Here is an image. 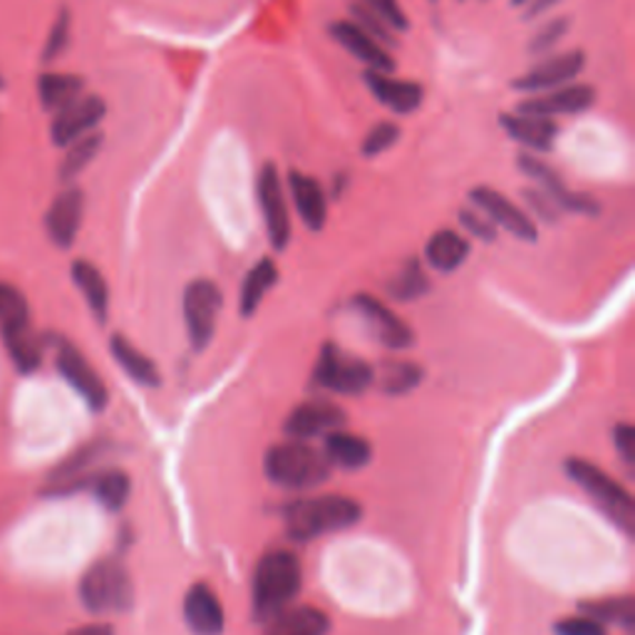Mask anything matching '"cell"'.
Returning <instances> with one entry per match:
<instances>
[{"label": "cell", "mask_w": 635, "mask_h": 635, "mask_svg": "<svg viewBox=\"0 0 635 635\" xmlns=\"http://www.w3.org/2000/svg\"><path fill=\"white\" fill-rule=\"evenodd\" d=\"M360 516L363 509L358 502H353L348 497H336V494L316 499H300L288 504L284 509L286 532L290 539L296 542H308L323 534L343 532L358 522Z\"/></svg>", "instance_id": "6da1fadb"}, {"label": "cell", "mask_w": 635, "mask_h": 635, "mask_svg": "<svg viewBox=\"0 0 635 635\" xmlns=\"http://www.w3.org/2000/svg\"><path fill=\"white\" fill-rule=\"evenodd\" d=\"M300 591V564L290 552H271L254 572V613L258 621H271L286 611Z\"/></svg>", "instance_id": "7a4b0ae2"}, {"label": "cell", "mask_w": 635, "mask_h": 635, "mask_svg": "<svg viewBox=\"0 0 635 635\" xmlns=\"http://www.w3.org/2000/svg\"><path fill=\"white\" fill-rule=\"evenodd\" d=\"M80 601L95 616L127 613L135 604L132 578L120 562L105 558L85 572L80 581Z\"/></svg>", "instance_id": "3957f363"}, {"label": "cell", "mask_w": 635, "mask_h": 635, "mask_svg": "<svg viewBox=\"0 0 635 635\" xmlns=\"http://www.w3.org/2000/svg\"><path fill=\"white\" fill-rule=\"evenodd\" d=\"M266 475L284 489H310L328 479L330 462L306 445H276L266 455Z\"/></svg>", "instance_id": "277c9868"}, {"label": "cell", "mask_w": 635, "mask_h": 635, "mask_svg": "<svg viewBox=\"0 0 635 635\" xmlns=\"http://www.w3.org/2000/svg\"><path fill=\"white\" fill-rule=\"evenodd\" d=\"M566 472L568 477H572L578 487L598 504V509H604L621 529L633 532L635 504L631 494L623 489L618 482H613L604 469L591 465L586 459H568Z\"/></svg>", "instance_id": "5b68a950"}, {"label": "cell", "mask_w": 635, "mask_h": 635, "mask_svg": "<svg viewBox=\"0 0 635 635\" xmlns=\"http://www.w3.org/2000/svg\"><path fill=\"white\" fill-rule=\"evenodd\" d=\"M316 380L333 393L360 395L370 387L373 370L368 363L353 358L336 346H326L316 365Z\"/></svg>", "instance_id": "8992f818"}, {"label": "cell", "mask_w": 635, "mask_h": 635, "mask_svg": "<svg viewBox=\"0 0 635 635\" xmlns=\"http://www.w3.org/2000/svg\"><path fill=\"white\" fill-rule=\"evenodd\" d=\"M256 197H258V204H261L266 231H268V239H271V246L278 251H284L290 239V214H288V201H286L281 175H278V169L276 165H271V161H266V165L258 169Z\"/></svg>", "instance_id": "52a82bcc"}, {"label": "cell", "mask_w": 635, "mask_h": 635, "mask_svg": "<svg viewBox=\"0 0 635 635\" xmlns=\"http://www.w3.org/2000/svg\"><path fill=\"white\" fill-rule=\"evenodd\" d=\"M516 167L522 169V175H526L529 179H534V185L539 187L542 191H546L548 197L556 201V207L562 211H572V214H584V217H598L601 207L594 197L588 194H576L572 189H566L564 179L558 177V171L554 167H548L544 159H539L536 155L522 152L516 157Z\"/></svg>", "instance_id": "ba28073f"}, {"label": "cell", "mask_w": 635, "mask_h": 635, "mask_svg": "<svg viewBox=\"0 0 635 635\" xmlns=\"http://www.w3.org/2000/svg\"><path fill=\"white\" fill-rule=\"evenodd\" d=\"M221 308V290L217 284L199 278L191 281L185 290V320L189 330V340L194 350H204L209 346L217 328V316Z\"/></svg>", "instance_id": "9c48e42d"}, {"label": "cell", "mask_w": 635, "mask_h": 635, "mask_svg": "<svg viewBox=\"0 0 635 635\" xmlns=\"http://www.w3.org/2000/svg\"><path fill=\"white\" fill-rule=\"evenodd\" d=\"M107 105L100 95H80L78 100L65 105L56 112L50 122V139L56 147H68L78 142L80 137L97 132V127L105 120Z\"/></svg>", "instance_id": "30bf717a"}, {"label": "cell", "mask_w": 635, "mask_h": 635, "mask_svg": "<svg viewBox=\"0 0 635 635\" xmlns=\"http://www.w3.org/2000/svg\"><path fill=\"white\" fill-rule=\"evenodd\" d=\"M58 373L65 380L70 383V387L78 393L85 403H88L90 410L102 413L107 405V387L102 383L100 375L92 370V365L85 360V355L72 346L68 340L58 343V355H56Z\"/></svg>", "instance_id": "8fae6325"}, {"label": "cell", "mask_w": 635, "mask_h": 635, "mask_svg": "<svg viewBox=\"0 0 635 635\" xmlns=\"http://www.w3.org/2000/svg\"><path fill=\"white\" fill-rule=\"evenodd\" d=\"M469 199L475 204V209H479L494 226H502L504 231H509L512 236H516V239H522L526 244H534L539 239V229H536L534 219L504 197L502 191L489 187H477L472 189Z\"/></svg>", "instance_id": "7c38bea8"}, {"label": "cell", "mask_w": 635, "mask_h": 635, "mask_svg": "<svg viewBox=\"0 0 635 635\" xmlns=\"http://www.w3.org/2000/svg\"><path fill=\"white\" fill-rule=\"evenodd\" d=\"M584 68H586V56L581 50L558 52V56H552L542 60L539 65H534L529 72L522 75V78H516L512 82V88L529 95L546 92L574 82L578 75L584 72Z\"/></svg>", "instance_id": "4fadbf2b"}, {"label": "cell", "mask_w": 635, "mask_h": 635, "mask_svg": "<svg viewBox=\"0 0 635 635\" xmlns=\"http://www.w3.org/2000/svg\"><path fill=\"white\" fill-rule=\"evenodd\" d=\"M594 102H596V90L591 88V85L568 82V85H562V88L526 97V100L516 105V112L539 115V117L554 120V117H562V115L586 112L588 107H594Z\"/></svg>", "instance_id": "5bb4252c"}, {"label": "cell", "mask_w": 635, "mask_h": 635, "mask_svg": "<svg viewBox=\"0 0 635 635\" xmlns=\"http://www.w3.org/2000/svg\"><path fill=\"white\" fill-rule=\"evenodd\" d=\"M85 217V194L78 187L62 189L56 199H52L50 209L46 214V231L48 239L58 246V249H70L78 239V231Z\"/></svg>", "instance_id": "9a60e30c"}, {"label": "cell", "mask_w": 635, "mask_h": 635, "mask_svg": "<svg viewBox=\"0 0 635 635\" xmlns=\"http://www.w3.org/2000/svg\"><path fill=\"white\" fill-rule=\"evenodd\" d=\"M330 36L338 46L346 48L353 58H358L363 65H368V70L378 72H395V58L390 56L383 42L368 36L363 28H358L353 20H336L330 26Z\"/></svg>", "instance_id": "2e32d148"}, {"label": "cell", "mask_w": 635, "mask_h": 635, "mask_svg": "<svg viewBox=\"0 0 635 635\" xmlns=\"http://www.w3.org/2000/svg\"><path fill=\"white\" fill-rule=\"evenodd\" d=\"M353 306L363 316L365 326L373 330V336L378 338L383 346L393 350H403L413 343V333L405 323L397 318L390 308H385L378 298L373 296H355Z\"/></svg>", "instance_id": "e0dca14e"}, {"label": "cell", "mask_w": 635, "mask_h": 635, "mask_svg": "<svg viewBox=\"0 0 635 635\" xmlns=\"http://www.w3.org/2000/svg\"><path fill=\"white\" fill-rule=\"evenodd\" d=\"M363 80L368 85V90L373 92L375 100L395 115H413L419 110V105H423L425 90L419 88L417 82L395 80L390 78V72H378V70H365Z\"/></svg>", "instance_id": "ac0fdd59"}, {"label": "cell", "mask_w": 635, "mask_h": 635, "mask_svg": "<svg viewBox=\"0 0 635 635\" xmlns=\"http://www.w3.org/2000/svg\"><path fill=\"white\" fill-rule=\"evenodd\" d=\"M0 336H3L10 360H13L20 373L30 375L40 368L42 343L36 336V330H32L30 314L0 323Z\"/></svg>", "instance_id": "d6986e66"}, {"label": "cell", "mask_w": 635, "mask_h": 635, "mask_svg": "<svg viewBox=\"0 0 635 635\" xmlns=\"http://www.w3.org/2000/svg\"><path fill=\"white\" fill-rule=\"evenodd\" d=\"M502 127L514 142H519L522 147L532 149L534 155L539 152H552L558 137V125L548 117L539 115H526V112H504L502 115Z\"/></svg>", "instance_id": "ffe728a7"}, {"label": "cell", "mask_w": 635, "mask_h": 635, "mask_svg": "<svg viewBox=\"0 0 635 635\" xmlns=\"http://www.w3.org/2000/svg\"><path fill=\"white\" fill-rule=\"evenodd\" d=\"M288 194L294 199V207L298 209L300 219L310 231H320L328 219V197L318 179L304 175V171H290L288 175Z\"/></svg>", "instance_id": "44dd1931"}, {"label": "cell", "mask_w": 635, "mask_h": 635, "mask_svg": "<svg viewBox=\"0 0 635 635\" xmlns=\"http://www.w3.org/2000/svg\"><path fill=\"white\" fill-rule=\"evenodd\" d=\"M185 621L197 635L224 633V608L214 591L204 584H194L185 598Z\"/></svg>", "instance_id": "7402d4cb"}, {"label": "cell", "mask_w": 635, "mask_h": 635, "mask_svg": "<svg viewBox=\"0 0 635 635\" xmlns=\"http://www.w3.org/2000/svg\"><path fill=\"white\" fill-rule=\"evenodd\" d=\"M346 423V413L338 410L336 405L328 403H308L296 407L286 419V433L296 439H308L330 429H338Z\"/></svg>", "instance_id": "603a6c76"}, {"label": "cell", "mask_w": 635, "mask_h": 635, "mask_svg": "<svg viewBox=\"0 0 635 635\" xmlns=\"http://www.w3.org/2000/svg\"><path fill=\"white\" fill-rule=\"evenodd\" d=\"M427 264L437 268V271L443 274H452L457 271V268L467 261L469 256V241L465 236L452 231V229H443L433 234V239L427 241Z\"/></svg>", "instance_id": "cb8c5ba5"}, {"label": "cell", "mask_w": 635, "mask_h": 635, "mask_svg": "<svg viewBox=\"0 0 635 635\" xmlns=\"http://www.w3.org/2000/svg\"><path fill=\"white\" fill-rule=\"evenodd\" d=\"M85 92V80L72 72H42L38 78V97L42 110L58 112Z\"/></svg>", "instance_id": "d4e9b609"}, {"label": "cell", "mask_w": 635, "mask_h": 635, "mask_svg": "<svg viewBox=\"0 0 635 635\" xmlns=\"http://www.w3.org/2000/svg\"><path fill=\"white\" fill-rule=\"evenodd\" d=\"M72 281L80 288V294L88 300L92 316L105 323L107 310H110V288H107L105 276L100 268L92 266L90 261H75L72 264Z\"/></svg>", "instance_id": "484cf974"}, {"label": "cell", "mask_w": 635, "mask_h": 635, "mask_svg": "<svg viewBox=\"0 0 635 635\" xmlns=\"http://www.w3.org/2000/svg\"><path fill=\"white\" fill-rule=\"evenodd\" d=\"M330 623L316 608H286L271 618L266 635H328Z\"/></svg>", "instance_id": "4316f807"}, {"label": "cell", "mask_w": 635, "mask_h": 635, "mask_svg": "<svg viewBox=\"0 0 635 635\" xmlns=\"http://www.w3.org/2000/svg\"><path fill=\"white\" fill-rule=\"evenodd\" d=\"M110 350L115 355V360L122 365V370L139 385L147 387H159L161 375L157 370V365L147 358V355L139 353L132 343L122 336H112Z\"/></svg>", "instance_id": "83f0119b"}, {"label": "cell", "mask_w": 635, "mask_h": 635, "mask_svg": "<svg viewBox=\"0 0 635 635\" xmlns=\"http://www.w3.org/2000/svg\"><path fill=\"white\" fill-rule=\"evenodd\" d=\"M326 455L343 469H363L373 457L370 445L363 437H355L348 433H333L326 439Z\"/></svg>", "instance_id": "f1b7e54d"}, {"label": "cell", "mask_w": 635, "mask_h": 635, "mask_svg": "<svg viewBox=\"0 0 635 635\" xmlns=\"http://www.w3.org/2000/svg\"><path fill=\"white\" fill-rule=\"evenodd\" d=\"M102 132H90V135H85L80 137L78 142H72L65 147V157L60 161V169H58V175L62 181H72L75 177H80L85 169H88L95 157L100 155V149H102Z\"/></svg>", "instance_id": "f546056e"}, {"label": "cell", "mask_w": 635, "mask_h": 635, "mask_svg": "<svg viewBox=\"0 0 635 635\" xmlns=\"http://www.w3.org/2000/svg\"><path fill=\"white\" fill-rule=\"evenodd\" d=\"M278 281V271L271 258H264V261H258L251 274L246 276L244 288H241V314L244 316H254L256 308L261 306L264 296L268 294V288Z\"/></svg>", "instance_id": "4dcf8cb0"}, {"label": "cell", "mask_w": 635, "mask_h": 635, "mask_svg": "<svg viewBox=\"0 0 635 635\" xmlns=\"http://www.w3.org/2000/svg\"><path fill=\"white\" fill-rule=\"evenodd\" d=\"M88 489L95 492V497L102 502L105 509L120 512L129 499V477L120 469H107L88 479Z\"/></svg>", "instance_id": "1f68e13d"}, {"label": "cell", "mask_w": 635, "mask_h": 635, "mask_svg": "<svg viewBox=\"0 0 635 635\" xmlns=\"http://www.w3.org/2000/svg\"><path fill=\"white\" fill-rule=\"evenodd\" d=\"M584 611L598 623H616V626L633 631L635 626V606L631 598H611L598 604H584Z\"/></svg>", "instance_id": "d6a6232c"}, {"label": "cell", "mask_w": 635, "mask_h": 635, "mask_svg": "<svg viewBox=\"0 0 635 635\" xmlns=\"http://www.w3.org/2000/svg\"><path fill=\"white\" fill-rule=\"evenodd\" d=\"M427 288H429V281L423 271V266H419L417 261H407L400 268V274L393 278L390 294L397 300H415L423 294H427Z\"/></svg>", "instance_id": "836d02e7"}, {"label": "cell", "mask_w": 635, "mask_h": 635, "mask_svg": "<svg viewBox=\"0 0 635 635\" xmlns=\"http://www.w3.org/2000/svg\"><path fill=\"white\" fill-rule=\"evenodd\" d=\"M70 38H72V13L70 8H60V13L50 26L46 48H42V62H56L62 52L68 50Z\"/></svg>", "instance_id": "e575fe53"}, {"label": "cell", "mask_w": 635, "mask_h": 635, "mask_svg": "<svg viewBox=\"0 0 635 635\" xmlns=\"http://www.w3.org/2000/svg\"><path fill=\"white\" fill-rule=\"evenodd\" d=\"M419 380H423V370H419L417 365L390 363L383 375V390L390 395H403V393H410L413 387H417Z\"/></svg>", "instance_id": "d590c367"}, {"label": "cell", "mask_w": 635, "mask_h": 635, "mask_svg": "<svg viewBox=\"0 0 635 635\" xmlns=\"http://www.w3.org/2000/svg\"><path fill=\"white\" fill-rule=\"evenodd\" d=\"M397 139H400V127L395 122H378L368 135H365L360 145V155L365 159L380 157L387 152V149H393L397 145Z\"/></svg>", "instance_id": "8d00e7d4"}, {"label": "cell", "mask_w": 635, "mask_h": 635, "mask_svg": "<svg viewBox=\"0 0 635 635\" xmlns=\"http://www.w3.org/2000/svg\"><path fill=\"white\" fill-rule=\"evenodd\" d=\"M572 30V20L568 18H554L544 23L539 30L534 32V38L529 42V52L532 56H544V52L554 50L558 42L566 38V32Z\"/></svg>", "instance_id": "74e56055"}, {"label": "cell", "mask_w": 635, "mask_h": 635, "mask_svg": "<svg viewBox=\"0 0 635 635\" xmlns=\"http://www.w3.org/2000/svg\"><path fill=\"white\" fill-rule=\"evenodd\" d=\"M350 16H353V23L363 28L368 36H373L378 42H383V46H393L395 42V36H393V28H387L383 20L373 13V10L365 8L360 0L358 3H353L350 6Z\"/></svg>", "instance_id": "f35d334b"}, {"label": "cell", "mask_w": 635, "mask_h": 635, "mask_svg": "<svg viewBox=\"0 0 635 635\" xmlns=\"http://www.w3.org/2000/svg\"><path fill=\"white\" fill-rule=\"evenodd\" d=\"M360 3L373 10L387 28L393 30H407L410 28V20H407V13L400 6V0H360Z\"/></svg>", "instance_id": "ab89813d"}, {"label": "cell", "mask_w": 635, "mask_h": 635, "mask_svg": "<svg viewBox=\"0 0 635 635\" xmlns=\"http://www.w3.org/2000/svg\"><path fill=\"white\" fill-rule=\"evenodd\" d=\"M28 314H30L28 298L20 294L16 286L0 284V323L18 318V316H28Z\"/></svg>", "instance_id": "60d3db41"}, {"label": "cell", "mask_w": 635, "mask_h": 635, "mask_svg": "<svg viewBox=\"0 0 635 635\" xmlns=\"http://www.w3.org/2000/svg\"><path fill=\"white\" fill-rule=\"evenodd\" d=\"M459 224L465 226V229L477 236L482 241H494L497 239V226H494L487 217L479 209H462L459 211Z\"/></svg>", "instance_id": "b9f144b4"}, {"label": "cell", "mask_w": 635, "mask_h": 635, "mask_svg": "<svg viewBox=\"0 0 635 635\" xmlns=\"http://www.w3.org/2000/svg\"><path fill=\"white\" fill-rule=\"evenodd\" d=\"M522 197H524V201L529 204V207L536 211V217L548 221V224L556 221L558 214H562V209L556 207V201H554L552 197H548L546 191H542L539 187H536V189H524Z\"/></svg>", "instance_id": "7bdbcfd3"}, {"label": "cell", "mask_w": 635, "mask_h": 635, "mask_svg": "<svg viewBox=\"0 0 635 635\" xmlns=\"http://www.w3.org/2000/svg\"><path fill=\"white\" fill-rule=\"evenodd\" d=\"M556 635H606L604 623H598L596 618H566L562 623H556Z\"/></svg>", "instance_id": "ee69618b"}, {"label": "cell", "mask_w": 635, "mask_h": 635, "mask_svg": "<svg viewBox=\"0 0 635 635\" xmlns=\"http://www.w3.org/2000/svg\"><path fill=\"white\" fill-rule=\"evenodd\" d=\"M613 439H616V447L621 452L623 462H626L628 467H633V462H635V429L631 425H618L616 433H613Z\"/></svg>", "instance_id": "f6af8a7d"}, {"label": "cell", "mask_w": 635, "mask_h": 635, "mask_svg": "<svg viewBox=\"0 0 635 635\" xmlns=\"http://www.w3.org/2000/svg\"><path fill=\"white\" fill-rule=\"evenodd\" d=\"M558 3H562V0H529V3H526V20H534V18H539V16H544V13H548V10L552 8H556Z\"/></svg>", "instance_id": "bcb514c9"}, {"label": "cell", "mask_w": 635, "mask_h": 635, "mask_svg": "<svg viewBox=\"0 0 635 635\" xmlns=\"http://www.w3.org/2000/svg\"><path fill=\"white\" fill-rule=\"evenodd\" d=\"M68 635H115V631L110 628V626H100V623H97V626H82V628H75L72 633H68Z\"/></svg>", "instance_id": "7dc6e473"}, {"label": "cell", "mask_w": 635, "mask_h": 635, "mask_svg": "<svg viewBox=\"0 0 635 635\" xmlns=\"http://www.w3.org/2000/svg\"><path fill=\"white\" fill-rule=\"evenodd\" d=\"M529 3V0H512V6H526Z\"/></svg>", "instance_id": "c3c4849f"}, {"label": "cell", "mask_w": 635, "mask_h": 635, "mask_svg": "<svg viewBox=\"0 0 635 635\" xmlns=\"http://www.w3.org/2000/svg\"><path fill=\"white\" fill-rule=\"evenodd\" d=\"M3 88H6V82H3V75H0V90H3Z\"/></svg>", "instance_id": "681fc988"}]
</instances>
